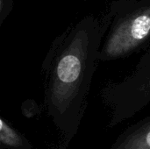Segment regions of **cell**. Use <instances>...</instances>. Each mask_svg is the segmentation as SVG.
Returning <instances> with one entry per match:
<instances>
[{
    "mask_svg": "<svg viewBox=\"0 0 150 149\" xmlns=\"http://www.w3.org/2000/svg\"><path fill=\"white\" fill-rule=\"evenodd\" d=\"M112 18L87 15L52 42L42 61L44 107L67 149L77 134L87 105L99 53Z\"/></svg>",
    "mask_w": 150,
    "mask_h": 149,
    "instance_id": "1",
    "label": "cell"
},
{
    "mask_svg": "<svg viewBox=\"0 0 150 149\" xmlns=\"http://www.w3.org/2000/svg\"><path fill=\"white\" fill-rule=\"evenodd\" d=\"M112 21L103 40L99 61H111L145 48L150 42V0H115Z\"/></svg>",
    "mask_w": 150,
    "mask_h": 149,
    "instance_id": "2",
    "label": "cell"
},
{
    "mask_svg": "<svg viewBox=\"0 0 150 149\" xmlns=\"http://www.w3.org/2000/svg\"><path fill=\"white\" fill-rule=\"evenodd\" d=\"M111 149H150V115L125 129Z\"/></svg>",
    "mask_w": 150,
    "mask_h": 149,
    "instance_id": "3",
    "label": "cell"
},
{
    "mask_svg": "<svg viewBox=\"0 0 150 149\" xmlns=\"http://www.w3.org/2000/svg\"><path fill=\"white\" fill-rule=\"evenodd\" d=\"M0 144L2 148L5 149H33L30 141L3 117L0 119Z\"/></svg>",
    "mask_w": 150,
    "mask_h": 149,
    "instance_id": "4",
    "label": "cell"
},
{
    "mask_svg": "<svg viewBox=\"0 0 150 149\" xmlns=\"http://www.w3.org/2000/svg\"><path fill=\"white\" fill-rule=\"evenodd\" d=\"M14 7V0H0V26L11 14Z\"/></svg>",
    "mask_w": 150,
    "mask_h": 149,
    "instance_id": "5",
    "label": "cell"
}]
</instances>
